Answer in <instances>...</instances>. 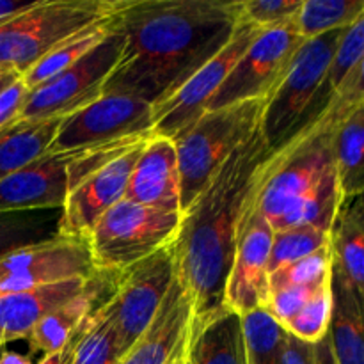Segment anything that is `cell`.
<instances>
[{"label": "cell", "instance_id": "6da1fadb", "mask_svg": "<svg viewBox=\"0 0 364 364\" xmlns=\"http://www.w3.org/2000/svg\"><path fill=\"white\" fill-rule=\"evenodd\" d=\"M240 21V0H117L123 38L103 95L155 107L226 46Z\"/></svg>", "mask_w": 364, "mask_h": 364}, {"label": "cell", "instance_id": "7a4b0ae2", "mask_svg": "<svg viewBox=\"0 0 364 364\" xmlns=\"http://www.w3.org/2000/svg\"><path fill=\"white\" fill-rule=\"evenodd\" d=\"M272 149L259 127L217 169L181 213L174 237V274L194 302V316L224 308V288L242 224L258 203Z\"/></svg>", "mask_w": 364, "mask_h": 364}, {"label": "cell", "instance_id": "3957f363", "mask_svg": "<svg viewBox=\"0 0 364 364\" xmlns=\"http://www.w3.org/2000/svg\"><path fill=\"white\" fill-rule=\"evenodd\" d=\"M343 31L302 43L287 73L263 103L259 130L272 151L315 121L333 100L334 95L323 82Z\"/></svg>", "mask_w": 364, "mask_h": 364}, {"label": "cell", "instance_id": "277c9868", "mask_svg": "<svg viewBox=\"0 0 364 364\" xmlns=\"http://www.w3.org/2000/svg\"><path fill=\"white\" fill-rule=\"evenodd\" d=\"M117 0H34L0 21V70L25 75L64 39L110 16Z\"/></svg>", "mask_w": 364, "mask_h": 364}, {"label": "cell", "instance_id": "5b68a950", "mask_svg": "<svg viewBox=\"0 0 364 364\" xmlns=\"http://www.w3.org/2000/svg\"><path fill=\"white\" fill-rule=\"evenodd\" d=\"M265 100L206 110L183 134L173 139L181 183V213L192 205L231 153L259 127Z\"/></svg>", "mask_w": 364, "mask_h": 364}, {"label": "cell", "instance_id": "8992f818", "mask_svg": "<svg viewBox=\"0 0 364 364\" xmlns=\"http://www.w3.org/2000/svg\"><path fill=\"white\" fill-rule=\"evenodd\" d=\"M146 135L68 151H46L23 169L0 180V212L63 208L71 191L92 171Z\"/></svg>", "mask_w": 364, "mask_h": 364}, {"label": "cell", "instance_id": "52a82bcc", "mask_svg": "<svg viewBox=\"0 0 364 364\" xmlns=\"http://www.w3.org/2000/svg\"><path fill=\"white\" fill-rule=\"evenodd\" d=\"M181 213L160 212L121 199L85 237L96 272L117 274L174 242Z\"/></svg>", "mask_w": 364, "mask_h": 364}, {"label": "cell", "instance_id": "ba28073f", "mask_svg": "<svg viewBox=\"0 0 364 364\" xmlns=\"http://www.w3.org/2000/svg\"><path fill=\"white\" fill-rule=\"evenodd\" d=\"M121 50L123 38L116 23L114 31L87 55L39 87L28 91L18 119L66 117L95 102L103 95V85L116 68Z\"/></svg>", "mask_w": 364, "mask_h": 364}, {"label": "cell", "instance_id": "9c48e42d", "mask_svg": "<svg viewBox=\"0 0 364 364\" xmlns=\"http://www.w3.org/2000/svg\"><path fill=\"white\" fill-rule=\"evenodd\" d=\"M262 28L240 20L230 41L213 59L203 64L174 95L153 107V135L176 139L208 110L210 102Z\"/></svg>", "mask_w": 364, "mask_h": 364}, {"label": "cell", "instance_id": "30bf717a", "mask_svg": "<svg viewBox=\"0 0 364 364\" xmlns=\"http://www.w3.org/2000/svg\"><path fill=\"white\" fill-rule=\"evenodd\" d=\"M171 245L116 274L109 308L124 354L148 329L173 283L174 259Z\"/></svg>", "mask_w": 364, "mask_h": 364}, {"label": "cell", "instance_id": "8fae6325", "mask_svg": "<svg viewBox=\"0 0 364 364\" xmlns=\"http://www.w3.org/2000/svg\"><path fill=\"white\" fill-rule=\"evenodd\" d=\"M153 132V107L141 98L107 92L64 117L48 151L127 141Z\"/></svg>", "mask_w": 364, "mask_h": 364}, {"label": "cell", "instance_id": "7c38bea8", "mask_svg": "<svg viewBox=\"0 0 364 364\" xmlns=\"http://www.w3.org/2000/svg\"><path fill=\"white\" fill-rule=\"evenodd\" d=\"M302 43L304 39L295 34L291 27L263 31L235 64L210 102L208 110L269 98Z\"/></svg>", "mask_w": 364, "mask_h": 364}, {"label": "cell", "instance_id": "4fadbf2b", "mask_svg": "<svg viewBox=\"0 0 364 364\" xmlns=\"http://www.w3.org/2000/svg\"><path fill=\"white\" fill-rule=\"evenodd\" d=\"M95 272L85 238L57 237L0 258V294L36 290Z\"/></svg>", "mask_w": 364, "mask_h": 364}, {"label": "cell", "instance_id": "5bb4252c", "mask_svg": "<svg viewBox=\"0 0 364 364\" xmlns=\"http://www.w3.org/2000/svg\"><path fill=\"white\" fill-rule=\"evenodd\" d=\"M151 135V134H149ZM149 135L139 139L135 144L110 159L92 171L82 183L71 191L60 208L59 235L70 238H85L100 217L124 199L132 169Z\"/></svg>", "mask_w": 364, "mask_h": 364}, {"label": "cell", "instance_id": "9a60e30c", "mask_svg": "<svg viewBox=\"0 0 364 364\" xmlns=\"http://www.w3.org/2000/svg\"><path fill=\"white\" fill-rule=\"evenodd\" d=\"M272 235L270 223L255 206L242 224L224 288V306L238 315L255 311L265 304Z\"/></svg>", "mask_w": 364, "mask_h": 364}, {"label": "cell", "instance_id": "2e32d148", "mask_svg": "<svg viewBox=\"0 0 364 364\" xmlns=\"http://www.w3.org/2000/svg\"><path fill=\"white\" fill-rule=\"evenodd\" d=\"M194 315L191 294L174 274L155 318L119 364H178L185 354Z\"/></svg>", "mask_w": 364, "mask_h": 364}, {"label": "cell", "instance_id": "e0dca14e", "mask_svg": "<svg viewBox=\"0 0 364 364\" xmlns=\"http://www.w3.org/2000/svg\"><path fill=\"white\" fill-rule=\"evenodd\" d=\"M127 201L160 212L181 213V183L174 142L149 135L128 180Z\"/></svg>", "mask_w": 364, "mask_h": 364}, {"label": "cell", "instance_id": "ac0fdd59", "mask_svg": "<svg viewBox=\"0 0 364 364\" xmlns=\"http://www.w3.org/2000/svg\"><path fill=\"white\" fill-rule=\"evenodd\" d=\"M114 283H116V274H92L80 294L60 304L59 308L50 311L48 315L43 316L36 323L32 333L25 340L31 350L46 355L64 348V345L70 341V338L78 329L82 320L112 295Z\"/></svg>", "mask_w": 364, "mask_h": 364}, {"label": "cell", "instance_id": "d6986e66", "mask_svg": "<svg viewBox=\"0 0 364 364\" xmlns=\"http://www.w3.org/2000/svg\"><path fill=\"white\" fill-rule=\"evenodd\" d=\"M89 277L60 281L28 291L0 294V348L11 341L27 340L36 323L80 294Z\"/></svg>", "mask_w": 364, "mask_h": 364}, {"label": "cell", "instance_id": "ffe728a7", "mask_svg": "<svg viewBox=\"0 0 364 364\" xmlns=\"http://www.w3.org/2000/svg\"><path fill=\"white\" fill-rule=\"evenodd\" d=\"M183 359L187 364H247L242 315L224 306L194 316Z\"/></svg>", "mask_w": 364, "mask_h": 364}, {"label": "cell", "instance_id": "44dd1931", "mask_svg": "<svg viewBox=\"0 0 364 364\" xmlns=\"http://www.w3.org/2000/svg\"><path fill=\"white\" fill-rule=\"evenodd\" d=\"M331 272L358 299H364V199L343 203L329 231Z\"/></svg>", "mask_w": 364, "mask_h": 364}, {"label": "cell", "instance_id": "7402d4cb", "mask_svg": "<svg viewBox=\"0 0 364 364\" xmlns=\"http://www.w3.org/2000/svg\"><path fill=\"white\" fill-rule=\"evenodd\" d=\"M334 171L341 205L364 191V102L352 107L336 124L333 139Z\"/></svg>", "mask_w": 364, "mask_h": 364}, {"label": "cell", "instance_id": "603a6c76", "mask_svg": "<svg viewBox=\"0 0 364 364\" xmlns=\"http://www.w3.org/2000/svg\"><path fill=\"white\" fill-rule=\"evenodd\" d=\"M64 117L16 119L0 130V180L45 155Z\"/></svg>", "mask_w": 364, "mask_h": 364}, {"label": "cell", "instance_id": "cb8c5ba5", "mask_svg": "<svg viewBox=\"0 0 364 364\" xmlns=\"http://www.w3.org/2000/svg\"><path fill=\"white\" fill-rule=\"evenodd\" d=\"M333 313L329 341L336 364H364L363 302H359L331 272Z\"/></svg>", "mask_w": 364, "mask_h": 364}, {"label": "cell", "instance_id": "d4e9b609", "mask_svg": "<svg viewBox=\"0 0 364 364\" xmlns=\"http://www.w3.org/2000/svg\"><path fill=\"white\" fill-rule=\"evenodd\" d=\"M109 299L92 309L71 336V364H119L123 359Z\"/></svg>", "mask_w": 364, "mask_h": 364}, {"label": "cell", "instance_id": "484cf974", "mask_svg": "<svg viewBox=\"0 0 364 364\" xmlns=\"http://www.w3.org/2000/svg\"><path fill=\"white\" fill-rule=\"evenodd\" d=\"M114 13L110 16L103 18V20L87 25L82 31L75 32L68 39H64L48 55H45L38 64H34L27 73L21 75V80H23L25 87L28 91L39 87L46 80L59 75L60 71L68 70L75 63H78L82 57L87 55L95 46H98L114 31V27H116V16H114Z\"/></svg>", "mask_w": 364, "mask_h": 364}, {"label": "cell", "instance_id": "4316f807", "mask_svg": "<svg viewBox=\"0 0 364 364\" xmlns=\"http://www.w3.org/2000/svg\"><path fill=\"white\" fill-rule=\"evenodd\" d=\"M341 208L340 187H338L336 171L329 169L323 174L322 180L309 192H306L301 199L294 203L276 223L272 230H284V228L309 226L315 230L329 233L334 219Z\"/></svg>", "mask_w": 364, "mask_h": 364}, {"label": "cell", "instance_id": "83f0119b", "mask_svg": "<svg viewBox=\"0 0 364 364\" xmlns=\"http://www.w3.org/2000/svg\"><path fill=\"white\" fill-rule=\"evenodd\" d=\"M60 208L0 212V258L60 237Z\"/></svg>", "mask_w": 364, "mask_h": 364}, {"label": "cell", "instance_id": "f1b7e54d", "mask_svg": "<svg viewBox=\"0 0 364 364\" xmlns=\"http://www.w3.org/2000/svg\"><path fill=\"white\" fill-rule=\"evenodd\" d=\"M364 16L363 0H301L291 31L304 41L341 31Z\"/></svg>", "mask_w": 364, "mask_h": 364}, {"label": "cell", "instance_id": "f546056e", "mask_svg": "<svg viewBox=\"0 0 364 364\" xmlns=\"http://www.w3.org/2000/svg\"><path fill=\"white\" fill-rule=\"evenodd\" d=\"M247 364H283L287 331L263 308L242 315Z\"/></svg>", "mask_w": 364, "mask_h": 364}, {"label": "cell", "instance_id": "4dcf8cb0", "mask_svg": "<svg viewBox=\"0 0 364 364\" xmlns=\"http://www.w3.org/2000/svg\"><path fill=\"white\" fill-rule=\"evenodd\" d=\"M326 247H329V233H323L315 228L295 226L276 230L270 244L267 272L272 274L281 267L290 265Z\"/></svg>", "mask_w": 364, "mask_h": 364}, {"label": "cell", "instance_id": "1f68e13d", "mask_svg": "<svg viewBox=\"0 0 364 364\" xmlns=\"http://www.w3.org/2000/svg\"><path fill=\"white\" fill-rule=\"evenodd\" d=\"M331 313H333V291H331L329 277L316 288L301 311L284 323L283 329L297 340L313 345L322 340L329 331Z\"/></svg>", "mask_w": 364, "mask_h": 364}, {"label": "cell", "instance_id": "d6a6232c", "mask_svg": "<svg viewBox=\"0 0 364 364\" xmlns=\"http://www.w3.org/2000/svg\"><path fill=\"white\" fill-rule=\"evenodd\" d=\"M331 251L329 247L320 249L306 258L284 265L269 274L267 294L290 287H311L326 281L331 276Z\"/></svg>", "mask_w": 364, "mask_h": 364}, {"label": "cell", "instance_id": "836d02e7", "mask_svg": "<svg viewBox=\"0 0 364 364\" xmlns=\"http://www.w3.org/2000/svg\"><path fill=\"white\" fill-rule=\"evenodd\" d=\"M359 64H364V16L358 18L341 34L336 50H334L333 60H331L329 71H327L326 82H323L326 89L336 95L345 78Z\"/></svg>", "mask_w": 364, "mask_h": 364}, {"label": "cell", "instance_id": "e575fe53", "mask_svg": "<svg viewBox=\"0 0 364 364\" xmlns=\"http://www.w3.org/2000/svg\"><path fill=\"white\" fill-rule=\"evenodd\" d=\"M301 0H240V20L262 31L291 27Z\"/></svg>", "mask_w": 364, "mask_h": 364}, {"label": "cell", "instance_id": "d590c367", "mask_svg": "<svg viewBox=\"0 0 364 364\" xmlns=\"http://www.w3.org/2000/svg\"><path fill=\"white\" fill-rule=\"evenodd\" d=\"M329 277H327V279H329ZM322 283L311 284V287H290L281 288V290L276 291H269L265 299V304H263V309L283 327L291 316H295L301 311L302 306L309 301V297L315 294V290Z\"/></svg>", "mask_w": 364, "mask_h": 364}, {"label": "cell", "instance_id": "8d00e7d4", "mask_svg": "<svg viewBox=\"0 0 364 364\" xmlns=\"http://www.w3.org/2000/svg\"><path fill=\"white\" fill-rule=\"evenodd\" d=\"M27 95L28 89L25 87L21 77L0 92V130L18 119V114L23 107Z\"/></svg>", "mask_w": 364, "mask_h": 364}, {"label": "cell", "instance_id": "74e56055", "mask_svg": "<svg viewBox=\"0 0 364 364\" xmlns=\"http://www.w3.org/2000/svg\"><path fill=\"white\" fill-rule=\"evenodd\" d=\"M283 364H315L313 345L297 340V338L287 333L283 350Z\"/></svg>", "mask_w": 364, "mask_h": 364}, {"label": "cell", "instance_id": "f35d334b", "mask_svg": "<svg viewBox=\"0 0 364 364\" xmlns=\"http://www.w3.org/2000/svg\"><path fill=\"white\" fill-rule=\"evenodd\" d=\"M32 2H23V0H0V21L7 20V18L14 16L20 11H25L31 7Z\"/></svg>", "mask_w": 364, "mask_h": 364}, {"label": "cell", "instance_id": "ab89813d", "mask_svg": "<svg viewBox=\"0 0 364 364\" xmlns=\"http://www.w3.org/2000/svg\"><path fill=\"white\" fill-rule=\"evenodd\" d=\"M38 364H71V338L64 345V348H60L59 352H53V354L43 355Z\"/></svg>", "mask_w": 364, "mask_h": 364}, {"label": "cell", "instance_id": "60d3db41", "mask_svg": "<svg viewBox=\"0 0 364 364\" xmlns=\"http://www.w3.org/2000/svg\"><path fill=\"white\" fill-rule=\"evenodd\" d=\"M0 364H32L31 358L21 355L18 352H7L0 348Z\"/></svg>", "mask_w": 364, "mask_h": 364}, {"label": "cell", "instance_id": "b9f144b4", "mask_svg": "<svg viewBox=\"0 0 364 364\" xmlns=\"http://www.w3.org/2000/svg\"><path fill=\"white\" fill-rule=\"evenodd\" d=\"M18 78H20V75L13 73V71L0 70V92H2L6 87H9L11 84H14Z\"/></svg>", "mask_w": 364, "mask_h": 364}, {"label": "cell", "instance_id": "7bdbcfd3", "mask_svg": "<svg viewBox=\"0 0 364 364\" xmlns=\"http://www.w3.org/2000/svg\"><path fill=\"white\" fill-rule=\"evenodd\" d=\"M180 364H187V363H185V359H181V361H180Z\"/></svg>", "mask_w": 364, "mask_h": 364}, {"label": "cell", "instance_id": "ee69618b", "mask_svg": "<svg viewBox=\"0 0 364 364\" xmlns=\"http://www.w3.org/2000/svg\"><path fill=\"white\" fill-rule=\"evenodd\" d=\"M181 359H183V358H181ZM178 364H180V363H178Z\"/></svg>", "mask_w": 364, "mask_h": 364}]
</instances>
